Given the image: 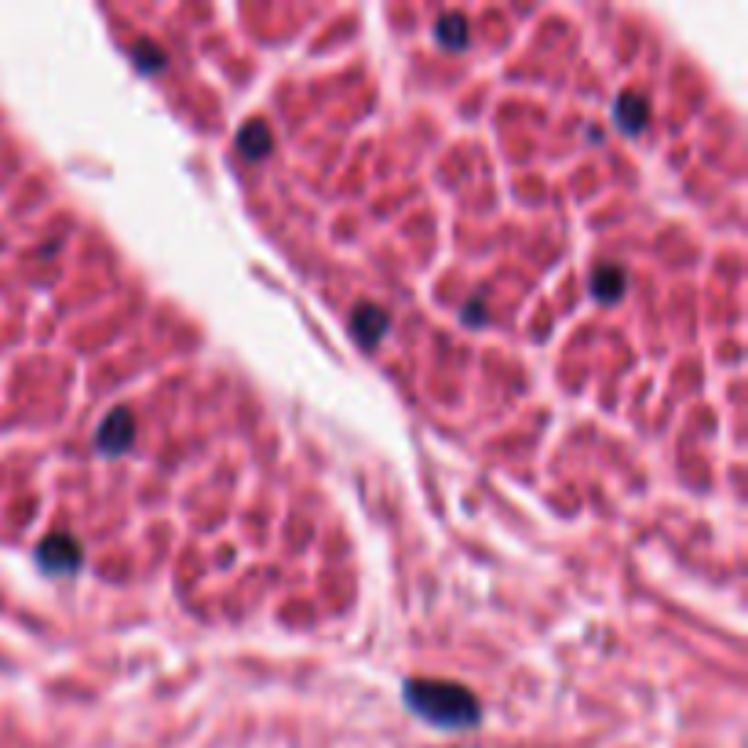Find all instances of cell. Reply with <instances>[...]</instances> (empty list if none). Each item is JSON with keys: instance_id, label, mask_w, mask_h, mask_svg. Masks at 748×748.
I'll use <instances>...</instances> for the list:
<instances>
[{"instance_id": "3957f363", "label": "cell", "mask_w": 748, "mask_h": 748, "mask_svg": "<svg viewBox=\"0 0 748 748\" xmlns=\"http://www.w3.org/2000/svg\"><path fill=\"white\" fill-rule=\"evenodd\" d=\"M391 329V314L380 303H358L350 311V336L361 350H377L383 344V336Z\"/></svg>"}, {"instance_id": "6da1fadb", "label": "cell", "mask_w": 748, "mask_h": 748, "mask_svg": "<svg viewBox=\"0 0 748 748\" xmlns=\"http://www.w3.org/2000/svg\"><path fill=\"white\" fill-rule=\"evenodd\" d=\"M405 708L416 712L420 719L435 723L446 730H471L483 723V705L478 697L460 683L449 680H405L402 686Z\"/></svg>"}, {"instance_id": "ba28073f", "label": "cell", "mask_w": 748, "mask_h": 748, "mask_svg": "<svg viewBox=\"0 0 748 748\" xmlns=\"http://www.w3.org/2000/svg\"><path fill=\"white\" fill-rule=\"evenodd\" d=\"M435 41L442 44V48H449V52L467 48L471 33H467V19L460 15V11H446V15L435 22Z\"/></svg>"}, {"instance_id": "8992f818", "label": "cell", "mask_w": 748, "mask_h": 748, "mask_svg": "<svg viewBox=\"0 0 748 748\" xmlns=\"http://www.w3.org/2000/svg\"><path fill=\"white\" fill-rule=\"evenodd\" d=\"M271 147H274V132H271V124H267V121L252 117L249 124H241V132H238V154L241 158L263 161L267 154H271Z\"/></svg>"}, {"instance_id": "5b68a950", "label": "cell", "mask_w": 748, "mask_h": 748, "mask_svg": "<svg viewBox=\"0 0 748 748\" xmlns=\"http://www.w3.org/2000/svg\"><path fill=\"white\" fill-rule=\"evenodd\" d=\"M650 121V99L639 96V91H621L614 102V124L621 128L625 135H639Z\"/></svg>"}, {"instance_id": "30bf717a", "label": "cell", "mask_w": 748, "mask_h": 748, "mask_svg": "<svg viewBox=\"0 0 748 748\" xmlns=\"http://www.w3.org/2000/svg\"><path fill=\"white\" fill-rule=\"evenodd\" d=\"M464 322L471 325V329H478V325L486 322V303H483V300H471V303H467V307H464Z\"/></svg>"}, {"instance_id": "7a4b0ae2", "label": "cell", "mask_w": 748, "mask_h": 748, "mask_svg": "<svg viewBox=\"0 0 748 748\" xmlns=\"http://www.w3.org/2000/svg\"><path fill=\"white\" fill-rule=\"evenodd\" d=\"M37 566L52 577H74L85 566V548L69 533H48L37 544Z\"/></svg>"}, {"instance_id": "277c9868", "label": "cell", "mask_w": 748, "mask_h": 748, "mask_svg": "<svg viewBox=\"0 0 748 748\" xmlns=\"http://www.w3.org/2000/svg\"><path fill=\"white\" fill-rule=\"evenodd\" d=\"M132 442H135V416L128 413L124 405H117L96 431V449L107 453V457H121V453L132 449Z\"/></svg>"}, {"instance_id": "9c48e42d", "label": "cell", "mask_w": 748, "mask_h": 748, "mask_svg": "<svg viewBox=\"0 0 748 748\" xmlns=\"http://www.w3.org/2000/svg\"><path fill=\"white\" fill-rule=\"evenodd\" d=\"M132 63H135L139 74H161V69L169 66V55L161 52L154 41H139L132 48Z\"/></svg>"}, {"instance_id": "52a82bcc", "label": "cell", "mask_w": 748, "mask_h": 748, "mask_svg": "<svg viewBox=\"0 0 748 748\" xmlns=\"http://www.w3.org/2000/svg\"><path fill=\"white\" fill-rule=\"evenodd\" d=\"M625 289H628V274L621 271V267L603 263L599 271L592 274V296L599 303H617L625 296Z\"/></svg>"}]
</instances>
